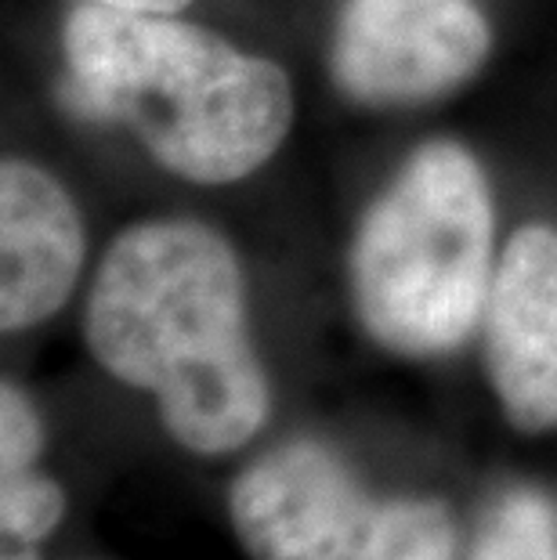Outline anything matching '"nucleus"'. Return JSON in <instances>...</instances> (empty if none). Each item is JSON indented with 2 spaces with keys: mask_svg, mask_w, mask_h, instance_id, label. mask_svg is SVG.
<instances>
[{
  "mask_svg": "<svg viewBox=\"0 0 557 560\" xmlns=\"http://www.w3.org/2000/svg\"><path fill=\"white\" fill-rule=\"evenodd\" d=\"M62 55L69 109L130 127L182 182H243L290 135L287 69L177 15L77 4L62 30Z\"/></svg>",
  "mask_w": 557,
  "mask_h": 560,
  "instance_id": "nucleus-2",
  "label": "nucleus"
},
{
  "mask_svg": "<svg viewBox=\"0 0 557 560\" xmlns=\"http://www.w3.org/2000/svg\"><path fill=\"white\" fill-rule=\"evenodd\" d=\"M77 4H98L113 11H135V15H177L193 0H77Z\"/></svg>",
  "mask_w": 557,
  "mask_h": 560,
  "instance_id": "nucleus-10",
  "label": "nucleus"
},
{
  "mask_svg": "<svg viewBox=\"0 0 557 560\" xmlns=\"http://www.w3.org/2000/svg\"><path fill=\"white\" fill-rule=\"evenodd\" d=\"M91 359L156 401L160 423L196 456L254 441L271 387L251 337L240 257L204 221H138L113 240L84 307Z\"/></svg>",
  "mask_w": 557,
  "mask_h": 560,
  "instance_id": "nucleus-1",
  "label": "nucleus"
},
{
  "mask_svg": "<svg viewBox=\"0 0 557 560\" xmlns=\"http://www.w3.org/2000/svg\"><path fill=\"white\" fill-rule=\"evenodd\" d=\"M485 373L507 423L557 431V229L525 224L507 240L481 318Z\"/></svg>",
  "mask_w": 557,
  "mask_h": 560,
  "instance_id": "nucleus-6",
  "label": "nucleus"
},
{
  "mask_svg": "<svg viewBox=\"0 0 557 560\" xmlns=\"http://www.w3.org/2000/svg\"><path fill=\"white\" fill-rule=\"evenodd\" d=\"M492 30L474 0H348L329 44V73L351 102L423 105L478 77Z\"/></svg>",
  "mask_w": 557,
  "mask_h": 560,
  "instance_id": "nucleus-5",
  "label": "nucleus"
},
{
  "mask_svg": "<svg viewBox=\"0 0 557 560\" xmlns=\"http://www.w3.org/2000/svg\"><path fill=\"white\" fill-rule=\"evenodd\" d=\"M88 235L73 196L30 160L0 166V329L26 332L66 307Z\"/></svg>",
  "mask_w": 557,
  "mask_h": 560,
  "instance_id": "nucleus-7",
  "label": "nucleus"
},
{
  "mask_svg": "<svg viewBox=\"0 0 557 560\" xmlns=\"http://www.w3.org/2000/svg\"><path fill=\"white\" fill-rule=\"evenodd\" d=\"M496 265V210L481 163L460 141H428L355 229V315L391 354H453L481 326Z\"/></svg>",
  "mask_w": 557,
  "mask_h": 560,
  "instance_id": "nucleus-3",
  "label": "nucleus"
},
{
  "mask_svg": "<svg viewBox=\"0 0 557 560\" xmlns=\"http://www.w3.org/2000/svg\"><path fill=\"white\" fill-rule=\"evenodd\" d=\"M229 521L251 560H456L442 499L373 495L334 448L293 438L235 474Z\"/></svg>",
  "mask_w": 557,
  "mask_h": 560,
  "instance_id": "nucleus-4",
  "label": "nucleus"
},
{
  "mask_svg": "<svg viewBox=\"0 0 557 560\" xmlns=\"http://www.w3.org/2000/svg\"><path fill=\"white\" fill-rule=\"evenodd\" d=\"M467 560H557V503L539 488H507L485 510Z\"/></svg>",
  "mask_w": 557,
  "mask_h": 560,
  "instance_id": "nucleus-8",
  "label": "nucleus"
},
{
  "mask_svg": "<svg viewBox=\"0 0 557 560\" xmlns=\"http://www.w3.org/2000/svg\"><path fill=\"white\" fill-rule=\"evenodd\" d=\"M66 488L44 470H0V553L40 550L66 517Z\"/></svg>",
  "mask_w": 557,
  "mask_h": 560,
  "instance_id": "nucleus-9",
  "label": "nucleus"
}]
</instances>
